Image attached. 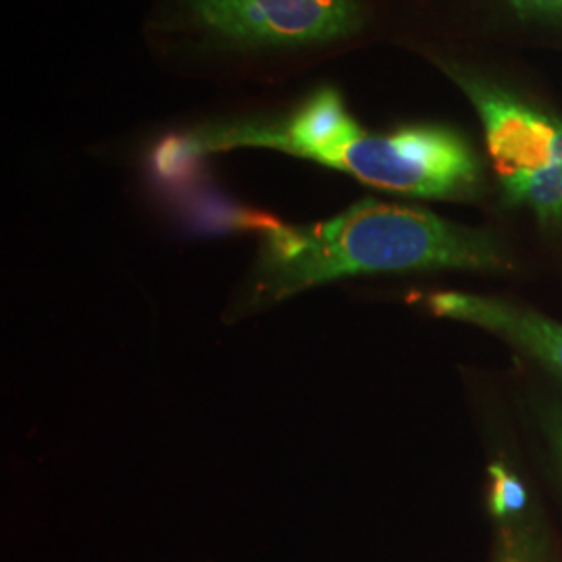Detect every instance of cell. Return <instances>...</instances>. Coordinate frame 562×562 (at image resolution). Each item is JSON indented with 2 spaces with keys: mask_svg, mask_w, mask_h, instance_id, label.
<instances>
[{
  "mask_svg": "<svg viewBox=\"0 0 562 562\" xmlns=\"http://www.w3.org/2000/svg\"><path fill=\"white\" fill-rule=\"evenodd\" d=\"M496 562H548L546 542L540 531L529 522H504Z\"/></svg>",
  "mask_w": 562,
  "mask_h": 562,
  "instance_id": "obj_5",
  "label": "cell"
},
{
  "mask_svg": "<svg viewBox=\"0 0 562 562\" xmlns=\"http://www.w3.org/2000/svg\"><path fill=\"white\" fill-rule=\"evenodd\" d=\"M423 302L440 317L473 323L501 334L562 375V325L540 313L510 302L459 292L431 294Z\"/></svg>",
  "mask_w": 562,
  "mask_h": 562,
  "instance_id": "obj_4",
  "label": "cell"
},
{
  "mask_svg": "<svg viewBox=\"0 0 562 562\" xmlns=\"http://www.w3.org/2000/svg\"><path fill=\"white\" fill-rule=\"evenodd\" d=\"M257 257L236 302V317L302 290L364 273L427 269H503L492 236L417 206L364 201L317 223L259 220Z\"/></svg>",
  "mask_w": 562,
  "mask_h": 562,
  "instance_id": "obj_2",
  "label": "cell"
},
{
  "mask_svg": "<svg viewBox=\"0 0 562 562\" xmlns=\"http://www.w3.org/2000/svg\"><path fill=\"white\" fill-rule=\"evenodd\" d=\"M490 475H492L490 508L496 515V519L510 521L513 517L521 515L527 506V492L522 483L513 473H508L503 464H492Z\"/></svg>",
  "mask_w": 562,
  "mask_h": 562,
  "instance_id": "obj_6",
  "label": "cell"
},
{
  "mask_svg": "<svg viewBox=\"0 0 562 562\" xmlns=\"http://www.w3.org/2000/svg\"><path fill=\"white\" fill-rule=\"evenodd\" d=\"M543 429L548 434V440L554 448L557 461L561 467L562 473V402H554L550 406H546L543 411Z\"/></svg>",
  "mask_w": 562,
  "mask_h": 562,
  "instance_id": "obj_7",
  "label": "cell"
},
{
  "mask_svg": "<svg viewBox=\"0 0 562 562\" xmlns=\"http://www.w3.org/2000/svg\"><path fill=\"white\" fill-rule=\"evenodd\" d=\"M477 109L494 173L510 204L529 206L543 225L562 222V121L517 99L480 74L446 65Z\"/></svg>",
  "mask_w": 562,
  "mask_h": 562,
  "instance_id": "obj_3",
  "label": "cell"
},
{
  "mask_svg": "<svg viewBox=\"0 0 562 562\" xmlns=\"http://www.w3.org/2000/svg\"><path fill=\"white\" fill-rule=\"evenodd\" d=\"M513 4L525 13L562 18V0H513Z\"/></svg>",
  "mask_w": 562,
  "mask_h": 562,
  "instance_id": "obj_8",
  "label": "cell"
},
{
  "mask_svg": "<svg viewBox=\"0 0 562 562\" xmlns=\"http://www.w3.org/2000/svg\"><path fill=\"white\" fill-rule=\"evenodd\" d=\"M380 30L375 0H148L140 38L162 74L217 86H278Z\"/></svg>",
  "mask_w": 562,
  "mask_h": 562,
  "instance_id": "obj_1",
  "label": "cell"
}]
</instances>
